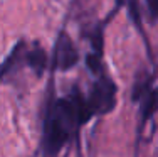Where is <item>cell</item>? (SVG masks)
Instances as JSON below:
<instances>
[{"mask_svg":"<svg viewBox=\"0 0 158 157\" xmlns=\"http://www.w3.org/2000/svg\"><path fill=\"white\" fill-rule=\"evenodd\" d=\"M79 127L81 123L69 96L49 100L42 130L44 157H62L69 144L77 139Z\"/></svg>","mask_w":158,"mask_h":157,"instance_id":"1","label":"cell"},{"mask_svg":"<svg viewBox=\"0 0 158 157\" xmlns=\"http://www.w3.org/2000/svg\"><path fill=\"white\" fill-rule=\"evenodd\" d=\"M91 115H106L116 107V85L106 73L99 74L86 96Z\"/></svg>","mask_w":158,"mask_h":157,"instance_id":"2","label":"cell"},{"mask_svg":"<svg viewBox=\"0 0 158 157\" xmlns=\"http://www.w3.org/2000/svg\"><path fill=\"white\" fill-rule=\"evenodd\" d=\"M79 52L74 46L73 39L67 32H61L56 39L54 52H52V69L67 71L77 64Z\"/></svg>","mask_w":158,"mask_h":157,"instance_id":"3","label":"cell"},{"mask_svg":"<svg viewBox=\"0 0 158 157\" xmlns=\"http://www.w3.org/2000/svg\"><path fill=\"white\" fill-rule=\"evenodd\" d=\"M27 44L24 41H19L14 46V49L10 51V54L5 58V61L0 64V83L7 81L12 74H15L22 66L25 64V56H27Z\"/></svg>","mask_w":158,"mask_h":157,"instance_id":"4","label":"cell"},{"mask_svg":"<svg viewBox=\"0 0 158 157\" xmlns=\"http://www.w3.org/2000/svg\"><path fill=\"white\" fill-rule=\"evenodd\" d=\"M47 52L39 42H35L32 47L27 49V56H25V64L31 68L37 76H42V73L47 68Z\"/></svg>","mask_w":158,"mask_h":157,"instance_id":"5","label":"cell"},{"mask_svg":"<svg viewBox=\"0 0 158 157\" xmlns=\"http://www.w3.org/2000/svg\"><path fill=\"white\" fill-rule=\"evenodd\" d=\"M158 111V88H152L145 96L141 98V120H140V132L145 129L146 122L152 120V117Z\"/></svg>","mask_w":158,"mask_h":157,"instance_id":"6","label":"cell"},{"mask_svg":"<svg viewBox=\"0 0 158 157\" xmlns=\"http://www.w3.org/2000/svg\"><path fill=\"white\" fill-rule=\"evenodd\" d=\"M86 64L91 69V73H94L96 76H99V74L104 73V64H103V61H101V56L96 54V52H89V54L86 56Z\"/></svg>","mask_w":158,"mask_h":157,"instance_id":"7","label":"cell"},{"mask_svg":"<svg viewBox=\"0 0 158 157\" xmlns=\"http://www.w3.org/2000/svg\"><path fill=\"white\" fill-rule=\"evenodd\" d=\"M146 5H148V10L152 14V17L153 19L158 17V0H146Z\"/></svg>","mask_w":158,"mask_h":157,"instance_id":"8","label":"cell"}]
</instances>
